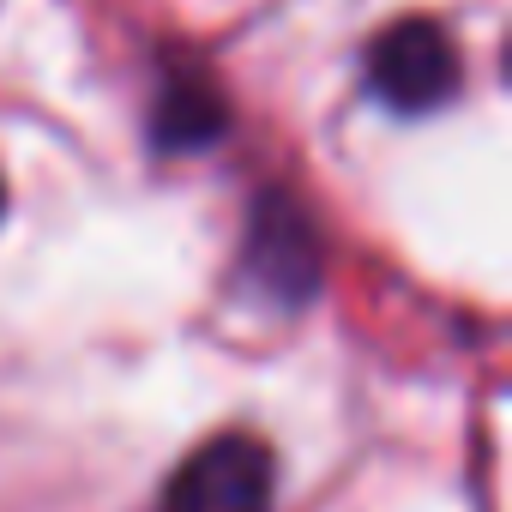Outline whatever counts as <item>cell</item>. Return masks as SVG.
Listing matches in <instances>:
<instances>
[{
  "label": "cell",
  "instance_id": "obj_1",
  "mask_svg": "<svg viewBox=\"0 0 512 512\" xmlns=\"http://www.w3.org/2000/svg\"><path fill=\"white\" fill-rule=\"evenodd\" d=\"M278 464L253 434H217L193 446L163 482L157 512H272Z\"/></svg>",
  "mask_w": 512,
  "mask_h": 512
},
{
  "label": "cell",
  "instance_id": "obj_2",
  "mask_svg": "<svg viewBox=\"0 0 512 512\" xmlns=\"http://www.w3.org/2000/svg\"><path fill=\"white\" fill-rule=\"evenodd\" d=\"M458 79H464L458 43L434 19H398L368 49V91L392 115H428V109L452 103Z\"/></svg>",
  "mask_w": 512,
  "mask_h": 512
},
{
  "label": "cell",
  "instance_id": "obj_3",
  "mask_svg": "<svg viewBox=\"0 0 512 512\" xmlns=\"http://www.w3.org/2000/svg\"><path fill=\"white\" fill-rule=\"evenodd\" d=\"M247 278L260 284L272 302L302 308L320 278H326V253L314 235V217L290 199V193H260L253 199V223H247Z\"/></svg>",
  "mask_w": 512,
  "mask_h": 512
},
{
  "label": "cell",
  "instance_id": "obj_4",
  "mask_svg": "<svg viewBox=\"0 0 512 512\" xmlns=\"http://www.w3.org/2000/svg\"><path fill=\"white\" fill-rule=\"evenodd\" d=\"M151 133H157L163 151H205L211 139L229 133V109L205 79H193V73L175 79L169 73L163 91H157V109H151Z\"/></svg>",
  "mask_w": 512,
  "mask_h": 512
}]
</instances>
